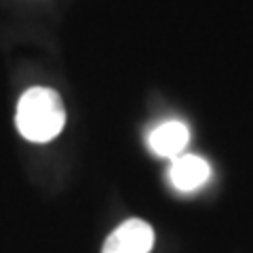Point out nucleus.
<instances>
[{
    "mask_svg": "<svg viewBox=\"0 0 253 253\" xmlns=\"http://www.w3.org/2000/svg\"><path fill=\"white\" fill-rule=\"evenodd\" d=\"M19 133L30 141L44 144L55 139L66 125V108L57 91L34 86L21 95L15 116Z\"/></svg>",
    "mask_w": 253,
    "mask_h": 253,
    "instance_id": "f257e3e1",
    "label": "nucleus"
},
{
    "mask_svg": "<svg viewBox=\"0 0 253 253\" xmlns=\"http://www.w3.org/2000/svg\"><path fill=\"white\" fill-rule=\"evenodd\" d=\"M154 247V230L144 219H126L108 236L101 253H150Z\"/></svg>",
    "mask_w": 253,
    "mask_h": 253,
    "instance_id": "f03ea898",
    "label": "nucleus"
},
{
    "mask_svg": "<svg viewBox=\"0 0 253 253\" xmlns=\"http://www.w3.org/2000/svg\"><path fill=\"white\" fill-rule=\"evenodd\" d=\"M211 175V169L205 158L196 154H179L173 158L171 169H169V179L179 192H192V190L201 188L207 184Z\"/></svg>",
    "mask_w": 253,
    "mask_h": 253,
    "instance_id": "7ed1b4c3",
    "label": "nucleus"
},
{
    "mask_svg": "<svg viewBox=\"0 0 253 253\" xmlns=\"http://www.w3.org/2000/svg\"><path fill=\"white\" fill-rule=\"evenodd\" d=\"M190 141V131L184 123L179 121H169L148 135V146L154 154L163 158H177L186 150Z\"/></svg>",
    "mask_w": 253,
    "mask_h": 253,
    "instance_id": "20e7f679",
    "label": "nucleus"
}]
</instances>
